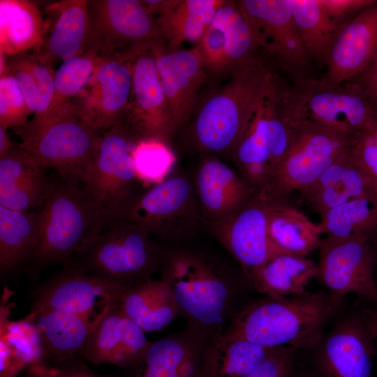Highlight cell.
Masks as SVG:
<instances>
[{
    "label": "cell",
    "mask_w": 377,
    "mask_h": 377,
    "mask_svg": "<svg viewBox=\"0 0 377 377\" xmlns=\"http://www.w3.org/2000/svg\"><path fill=\"white\" fill-rule=\"evenodd\" d=\"M376 282H377V279H376ZM373 302L376 304L375 309L373 312H369L368 313H369L372 330L374 332L376 344H377V290H376V296Z\"/></svg>",
    "instance_id": "51"
},
{
    "label": "cell",
    "mask_w": 377,
    "mask_h": 377,
    "mask_svg": "<svg viewBox=\"0 0 377 377\" xmlns=\"http://www.w3.org/2000/svg\"><path fill=\"white\" fill-rule=\"evenodd\" d=\"M89 15L87 50L101 57L134 55L165 43L155 17L141 1L89 0Z\"/></svg>",
    "instance_id": "10"
},
{
    "label": "cell",
    "mask_w": 377,
    "mask_h": 377,
    "mask_svg": "<svg viewBox=\"0 0 377 377\" xmlns=\"http://www.w3.org/2000/svg\"><path fill=\"white\" fill-rule=\"evenodd\" d=\"M123 121L140 138H156L168 143L175 131L153 47L141 50L135 57L131 95Z\"/></svg>",
    "instance_id": "22"
},
{
    "label": "cell",
    "mask_w": 377,
    "mask_h": 377,
    "mask_svg": "<svg viewBox=\"0 0 377 377\" xmlns=\"http://www.w3.org/2000/svg\"><path fill=\"white\" fill-rule=\"evenodd\" d=\"M285 88L280 82L261 102L233 154L244 179L254 192L265 188L271 172L294 140L298 124L286 112Z\"/></svg>",
    "instance_id": "8"
},
{
    "label": "cell",
    "mask_w": 377,
    "mask_h": 377,
    "mask_svg": "<svg viewBox=\"0 0 377 377\" xmlns=\"http://www.w3.org/2000/svg\"><path fill=\"white\" fill-rule=\"evenodd\" d=\"M27 374L36 377H106L94 373L79 359L28 368Z\"/></svg>",
    "instance_id": "45"
},
{
    "label": "cell",
    "mask_w": 377,
    "mask_h": 377,
    "mask_svg": "<svg viewBox=\"0 0 377 377\" xmlns=\"http://www.w3.org/2000/svg\"><path fill=\"white\" fill-rule=\"evenodd\" d=\"M1 377H15L25 368L4 337H0Z\"/></svg>",
    "instance_id": "48"
},
{
    "label": "cell",
    "mask_w": 377,
    "mask_h": 377,
    "mask_svg": "<svg viewBox=\"0 0 377 377\" xmlns=\"http://www.w3.org/2000/svg\"><path fill=\"white\" fill-rule=\"evenodd\" d=\"M317 272V265L306 256L282 253L251 271L247 277L265 296L281 298L306 293Z\"/></svg>",
    "instance_id": "32"
},
{
    "label": "cell",
    "mask_w": 377,
    "mask_h": 377,
    "mask_svg": "<svg viewBox=\"0 0 377 377\" xmlns=\"http://www.w3.org/2000/svg\"><path fill=\"white\" fill-rule=\"evenodd\" d=\"M318 250L317 277L330 294L341 298L355 294L374 301L376 254L368 238L326 237Z\"/></svg>",
    "instance_id": "14"
},
{
    "label": "cell",
    "mask_w": 377,
    "mask_h": 377,
    "mask_svg": "<svg viewBox=\"0 0 377 377\" xmlns=\"http://www.w3.org/2000/svg\"><path fill=\"white\" fill-rule=\"evenodd\" d=\"M211 334L187 323L177 333L150 341L131 365L118 368L106 377H200L202 354Z\"/></svg>",
    "instance_id": "20"
},
{
    "label": "cell",
    "mask_w": 377,
    "mask_h": 377,
    "mask_svg": "<svg viewBox=\"0 0 377 377\" xmlns=\"http://www.w3.org/2000/svg\"><path fill=\"white\" fill-rule=\"evenodd\" d=\"M131 158L137 180L147 187L165 180L176 161L168 143L156 138H139L132 149Z\"/></svg>",
    "instance_id": "40"
},
{
    "label": "cell",
    "mask_w": 377,
    "mask_h": 377,
    "mask_svg": "<svg viewBox=\"0 0 377 377\" xmlns=\"http://www.w3.org/2000/svg\"><path fill=\"white\" fill-rule=\"evenodd\" d=\"M350 152L377 184V148L365 133L354 138Z\"/></svg>",
    "instance_id": "47"
},
{
    "label": "cell",
    "mask_w": 377,
    "mask_h": 377,
    "mask_svg": "<svg viewBox=\"0 0 377 377\" xmlns=\"http://www.w3.org/2000/svg\"><path fill=\"white\" fill-rule=\"evenodd\" d=\"M123 288L72 265L45 282L34 295V309L75 313L96 322L117 304Z\"/></svg>",
    "instance_id": "18"
},
{
    "label": "cell",
    "mask_w": 377,
    "mask_h": 377,
    "mask_svg": "<svg viewBox=\"0 0 377 377\" xmlns=\"http://www.w3.org/2000/svg\"><path fill=\"white\" fill-rule=\"evenodd\" d=\"M352 80L364 89L377 108V54L367 68Z\"/></svg>",
    "instance_id": "49"
},
{
    "label": "cell",
    "mask_w": 377,
    "mask_h": 377,
    "mask_svg": "<svg viewBox=\"0 0 377 377\" xmlns=\"http://www.w3.org/2000/svg\"><path fill=\"white\" fill-rule=\"evenodd\" d=\"M320 1L329 17L341 27L373 4L375 0H320Z\"/></svg>",
    "instance_id": "46"
},
{
    "label": "cell",
    "mask_w": 377,
    "mask_h": 377,
    "mask_svg": "<svg viewBox=\"0 0 377 377\" xmlns=\"http://www.w3.org/2000/svg\"><path fill=\"white\" fill-rule=\"evenodd\" d=\"M19 145L43 168H54L61 181L82 184L94 161L101 133L71 103L51 114L34 116L13 128Z\"/></svg>",
    "instance_id": "4"
},
{
    "label": "cell",
    "mask_w": 377,
    "mask_h": 377,
    "mask_svg": "<svg viewBox=\"0 0 377 377\" xmlns=\"http://www.w3.org/2000/svg\"><path fill=\"white\" fill-rule=\"evenodd\" d=\"M1 55V71L10 73L17 81L25 103L34 116H40L50 108L54 93L52 66L34 54L13 57Z\"/></svg>",
    "instance_id": "36"
},
{
    "label": "cell",
    "mask_w": 377,
    "mask_h": 377,
    "mask_svg": "<svg viewBox=\"0 0 377 377\" xmlns=\"http://www.w3.org/2000/svg\"><path fill=\"white\" fill-rule=\"evenodd\" d=\"M319 226L326 237L369 239L377 229V195L353 198L329 209Z\"/></svg>",
    "instance_id": "38"
},
{
    "label": "cell",
    "mask_w": 377,
    "mask_h": 377,
    "mask_svg": "<svg viewBox=\"0 0 377 377\" xmlns=\"http://www.w3.org/2000/svg\"><path fill=\"white\" fill-rule=\"evenodd\" d=\"M271 348L234 337L225 330L214 334L202 350L200 377H246Z\"/></svg>",
    "instance_id": "30"
},
{
    "label": "cell",
    "mask_w": 377,
    "mask_h": 377,
    "mask_svg": "<svg viewBox=\"0 0 377 377\" xmlns=\"http://www.w3.org/2000/svg\"><path fill=\"white\" fill-rule=\"evenodd\" d=\"M39 216V241L31 260L39 267L66 265L111 219L83 186L64 181L54 183Z\"/></svg>",
    "instance_id": "5"
},
{
    "label": "cell",
    "mask_w": 377,
    "mask_h": 377,
    "mask_svg": "<svg viewBox=\"0 0 377 377\" xmlns=\"http://www.w3.org/2000/svg\"><path fill=\"white\" fill-rule=\"evenodd\" d=\"M238 6L255 31L261 48L294 82L309 77L310 59L298 33L288 0H242Z\"/></svg>",
    "instance_id": "16"
},
{
    "label": "cell",
    "mask_w": 377,
    "mask_h": 377,
    "mask_svg": "<svg viewBox=\"0 0 377 377\" xmlns=\"http://www.w3.org/2000/svg\"><path fill=\"white\" fill-rule=\"evenodd\" d=\"M195 186L201 210L210 222L232 214L255 193L243 178L216 158L201 163Z\"/></svg>",
    "instance_id": "28"
},
{
    "label": "cell",
    "mask_w": 377,
    "mask_h": 377,
    "mask_svg": "<svg viewBox=\"0 0 377 377\" xmlns=\"http://www.w3.org/2000/svg\"><path fill=\"white\" fill-rule=\"evenodd\" d=\"M196 47L207 71L215 74H229L249 64L258 58L256 52L261 48L237 1H227Z\"/></svg>",
    "instance_id": "19"
},
{
    "label": "cell",
    "mask_w": 377,
    "mask_h": 377,
    "mask_svg": "<svg viewBox=\"0 0 377 377\" xmlns=\"http://www.w3.org/2000/svg\"><path fill=\"white\" fill-rule=\"evenodd\" d=\"M140 138L124 121L101 133L97 151L84 188L112 218H117L136 197L139 183L133 169L131 151Z\"/></svg>",
    "instance_id": "11"
},
{
    "label": "cell",
    "mask_w": 377,
    "mask_h": 377,
    "mask_svg": "<svg viewBox=\"0 0 377 377\" xmlns=\"http://www.w3.org/2000/svg\"><path fill=\"white\" fill-rule=\"evenodd\" d=\"M156 19L167 46L176 50L183 42H199L223 0L141 1Z\"/></svg>",
    "instance_id": "26"
},
{
    "label": "cell",
    "mask_w": 377,
    "mask_h": 377,
    "mask_svg": "<svg viewBox=\"0 0 377 377\" xmlns=\"http://www.w3.org/2000/svg\"><path fill=\"white\" fill-rule=\"evenodd\" d=\"M39 212L0 205V269L8 274L31 262L39 241Z\"/></svg>",
    "instance_id": "34"
},
{
    "label": "cell",
    "mask_w": 377,
    "mask_h": 377,
    "mask_svg": "<svg viewBox=\"0 0 377 377\" xmlns=\"http://www.w3.org/2000/svg\"><path fill=\"white\" fill-rule=\"evenodd\" d=\"M228 75L195 116L193 135L205 151L234 154L261 102L281 82L259 57Z\"/></svg>",
    "instance_id": "2"
},
{
    "label": "cell",
    "mask_w": 377,
    "mask_h": 377,
    "mask_svg": "<svg viewBox=\"0 0 377 377\" xmlns=\"http://www.w3.org/2000/svg\"><path fill=\"white\" fill-rule=\"evenodd\" d=\"M48 15L43 43L33 52L53 65L87 50L89 35L88 0H63L47 5Z\"/></svg>",
    "instance_id": "25"
},
{
    "label": "cell",
    "mask_w": 377,
    "mask_h": 377,
    "mask_svg": "<svg viewBox=\"0 0 377 377\" xmlns=\"http://www.w3.org/2000/svg\"><path fill=\"white\" fill-rule=\"evenodd\" d=\"M159 272L188 323L211 335L226 330L238 309L232 277L210 259L186 250L163 251Z\"/></svg>",
    "instance_id": "3"
},
{
    "label": "cell",
    "mask_w": 377,
    "mask_h": 377,
    "mask_svg": "<svg viewBox=\"0 0 377 377\" xmlns=\"http://www.w3.org/2000/svg\"><path fill=\"white\" fill-rule=\"evenodd\" d=\"M145 333L124 313L118 303L94 326L82 357L95 365L128 367L147 349L150 341Z\"/></svg>",
    "instance_id": "24"
},
{
    "label": "cell",
    "mask_w": 377,
    "mask_h": 377,
    "mask_svg": "<svg viewBox=\"0 0 377 377\" xmlns=\"http://www.w3.org/2000/svg\"><path fill=\"white\" fill-rule=\"evenodd\" d=\"M267 232L271 240L284 251L306 256L318 249L323 239L319 223L312 222L302 211L274 200L269 212Z\"/></svg>",
    "instance_id": "35"
},
{
    "label": "cell",
    "mask_w": 377,
    "mask_h": 377,
    "mask_svg": "<svg viewBox=\"0 0 377 377\" xmlns=\"http://www.w3.org/2000/svg\"><path fill=\"white\" fill-rule=\"evenodd\" d=\"M196 207L189 180L174 176L137 195L117 218L135 223L150 234L177 236L193 225Z\"/></svg>",
    "instance_id": "15"
},
{
    "label": "cell",
    "mask_w": 377,
    "mask_h": 377,
    "mask_svg": "<svg viewBox=\"0 0 377 377\" xmlns=\"http://www.w3.org/2000/svg\"><path fill=\"white\" fill-rule=\"evenodd\" d=\"M274 200L262 192H255L232 214L209 222L216 237L241 264L246 276L271 258L287 253L268 235L267 219Z\"/></svg>",
    "instance_id": "17"
},
{
    "label": "cell",
    "mask_w": 377,
    "mask_h": 377,
    "mask_svg": "<svg viewBox=\"0 0 377 377\" xmlns=\"http://www.w3.org/2000/svg\"><path fill=\"white\" fill-rule=\"evenodd\" d=\"M362 133H365L377 148V121L370 128Z\"/></svg>",
    "instance_id": "52"
},
{
    "label": "cell",
    "mask_w": 377,
    "mask_h": 377,
    "mask_svg": "<svg viewBox=\"0 0 377 377\" xmlns=\"http://www.w3.org/2000/svg\"><path fill=\"white\" fill-rule=\"evenodd\" d=\"M293 377H313V376L309 371H306L304 372H300V373H295V371Z\"/></svg>",
    "instance_id": "53"
},
{
    "label": "cell",
    "mask_w": 377,
    "mask_h": 377,
    "mask_svg": "<svg viewBox=\"0 0 377 377\" xmlns=\"http://www.w3.org/2000/svg\"><path fill=\"white\" fill-rule=\"evenodd\" d=\"M156 66L175 131L191 116L207 69L197 47L171 50L165 43L153 47Z\"/></svg>",
    "instance_id": "21"
},
{
    "label": "cell",
    "mask_w": 377,
    "mask_h": 377,
    "mask_svg": "<svg viewBox=\"0 0 377 377\" xmlns=\"http://www.w3.org/2000/svg\"><path fill=\"white\" fill-rule=\"evenodd\" d=\"M24 377H36V376H32V375L29 374L27 373V375H26V376H24Z\"/></svg>",
    "instance_id": "54"
},
{
    "label": "cell",
    "mask_w": 377,
    "mask_h": 377,
    "mask_svg": "<svg viewBox=\"0 0 377 377\" xmlns=\"http://www.w3.org/2000/svg\"><path fill=\"white\" fill-rule=\"evenodd\" d=\"M354 138L308 121L299 123L289 151L260 192L282 200L293 191H302L348 154Z\"/></svg>",
    "instance_id": "9"
},
{
    "label": "cell",
    "mask_w": 377,
    "mask_h": 377,
    "mask_svg": "<svg viewBox=\"0 0 377 377\" xmlns=\"http://www.w3.org/2000/svg\"><path fill=\"white\" fill-rule=\"evenodd\" d=\"M377 54V1L343 24L327 52L321 80L339 85L362 73Z\"/></svg>",
    "instance_id": "23"
},
{
    "label": "cell",
    "mask_w": 377,
    "mask_h": 377,
    "mask_svg": "<svg viewBox=\"0 0 377 377\" xmlns=\"http://www.w3.org/2000/svg\"><path fill=\"white\" fill-rule=\"evenodd\" d=\"M1 336L5 337L25 368L49 364V356L42 335L28 315L10 321L1 309Z\"/></svg>",
    "instance_id": "41"
},
{
    "label": "cell",
    "mask_w": 377,
    "mask_h": 377,
    "mask_svg": "<svg viewBox=\"0 0 377 377\" xmlns=\"http://www.w3.org/2000/svg\"><path fill=\"white\" fill-rule=\"evenodd\" d=\"M54 185L45 172L27 177L0 193V205L18 212H31L44 205Z\"/></svg>",
    "instance_id": "42"
},
{
    "label": "cell",
    "mask_w": 377,
    "mask_h": 377,
    "mask_svg": "<svg viewBox=\"0 0 377 377\" xmlns=\"http://www.w3.org/2000/svg\"><path fill=\"white\" fill-rule=\"evenodd\" d=\"M290 347H274L246 377H293L296 353Z\"/></svg>",
    "instance_id": "44"
},
{
    "label": "cell",
    "mask_w": 377,
    "mask_h": 377,
    "mask_svg": "<svg viewBox=\"0 0 377 377\" xmlns=\"http://www.w3.org/2000/svg\"><path fill=\"white\" fill-rule=\"evenodd\" d=\"M163 254L146 229L114 218L66 265L80 268L126 290L159 272Z\"/></svg>",
    "instance_id": "6"
},
{
    "label": "cell",
    "mask_w": 377,
    "mask_h": 377,
    "mask_svg": "<svg viewBox=\"0 0 377 377\" xmlns=\"http://www.w3.org/2000/svg\"><path fill=\"white\" fill-rule=\"evenodd\" d=\"M301 193L306 203L321 216L351 199L377 195V184L349 151Z\"/></svg>",
    "instance_id": "27"
},
{
    "label": "cell",
    "mask_w": 377,
    "mask_h": 377,
    "mask_svg": "<svg viewBox=\"0 0 377 377\" xmlns=\"http://www.w3.org/2000/svg\"><path fill=\"white\" fill-rule=\"evenodd\" d=\"M136 54L100 57L89 82L70 102L96 131L103 132L124 121L131 95Z\"/></svg>",
    "instance_id": "13"
},
{
    "label": "cell",
    "mask_w": 377,
    "mask_h": 377,
    "mask_svg": "<svg viewBox=\"0 0 377 377\" xmlns=\"http://www.w3.org/2000/svg\"><path fill=\"white\" fill-rule=\"evenodd\" d=\"M42 335L49 364L79 359L96 323L73 313L34 309L29 314Z\"/></svg>",
    "instance_id": "29"
},
{
    "label": "cell",
    "mask_w": 377,
    "mask_h": 377,
    "mask_svg": "<svg viewBox=\"0 0 377 377\" xmlns=\"http://www.w3.org/2000/svg\"><path fill=\"white\" fill-rule=\"evenodd\" d=\"M45 31V21L35 3L0 0V54L13 57L38 50Z\"/></svg>",
    "instance_id": "33"
},
{
    "label": "cell",
    "mask_w": 377,
    "mask_h": 377,
    "mask_svg": "<svg viewBox=\"0 0 377 377\" xmlns=\"http://www.w3.org/2000/svg\"><path fill=\"white\" fill-rule=\"evenodd\" d=\"M341 300L323 291L265 296L238 309L225 331L264 347L309 350L325 333Z\"/></svg>",
    "instance_id": "1"
},
{
    "label": "cell",
    "mask_w": 377,
    "mask_h": 377,
    "mask_svg": "<svg viewBox=\"0 0 377 377\" xmlns=\"http://www.w3.org/2000/svg\"><path fill=\"white\" fill-rule=\"evenodd\" d=\"M284 101L295 123L308 121L353 137L377 121V108L353 80L332 85L309 76L287 87Z\"/></svg>",
    "instance_id": "7"
},
{
    "label": "cell",
    "mask_w": 377,
    "mask_h": 377,
    "mask_svg": "<svg viewBox=\"0 0 377 377\" xmlns=\"http://www.w3.org/2000/svg\"><path fill=\"white\" fill-rule=\"evenodd\" d=\"M309 350L313 377H373L377 344L369 313L343 316Z\"/></svg>",
    "instance_id": "12"
},
{
    "label": "cell",
    "mask_w": 377,
    "mask_h": 377,
    "mask_svg": "<svg viewBox=\"0 0 377 377\" xmlns=\"http://www.w3.org/2000/svg\"><path fill=\"white\" fill-rule=\"evenodd\" d=\"M288 1L310 60L314 59L325 65L327 52L340 27L327 14L320 0Z\"/></svg>",
    "instance_id": "37"
},
{
    "label": "cell",
    "mask_w": 377,
    "mask_h": 377,
    "mask_svg": "<svg viewBox=\"0 0 377 377\" xmlns=\"http://www.w3.org/2000/svg\"><path fill=\"white\" fill-rule=\"evenodd\" d=\"M6 129L0 127V156L10 150L15 144L10 140Z\"/></svg>",
    "instance_id": "50"
},
{
    "label": "cell",
    "mask_w": 377,
    "mask_h": 377,
    "mask_svg": "<svg viewBox=\"0 0 377 377\" xmlns=\"http://www.w3.org/2000/svg\"><path fill=\"white\" fill-rule=\"evenodd\" d=\"M119 305L145 332L161 331L179 313L166 283L147 279L126 290Z\"/></svg>",
    "instance_id": "31"
},
{
    "label": "cell",
    "mask_w": 377,
    "mask_h": 377,
    "mask_svg": "<svg viewBox=\"0 0 377 377\" xmlns=\"http://www.w3.org/2000/svg\"><path fill=\"white\" fill-rule=\"evenodd\" d=\"M99 59L95 51L88 49L62 61L54 74L53 100L42 115L60 110L77 96L89 82Z\"/></svg>",
    "instance_id": "39"
},
{
    "label": "cell",
    "mask_w": 377,
    "mask_h": 377,
    "mask_svg": "<svg viewBox=\"0 0 377 377\" xmlns=\"http://www.w3.org/2000/svg\"><path fill=\"white\" fill-rule=\"evenodd\" d=\"M0 75V127L7 130L22 126L31 112L15 79L5 71Z\"/></svg>",
    "instance_id": "43"
}]
</instances>
